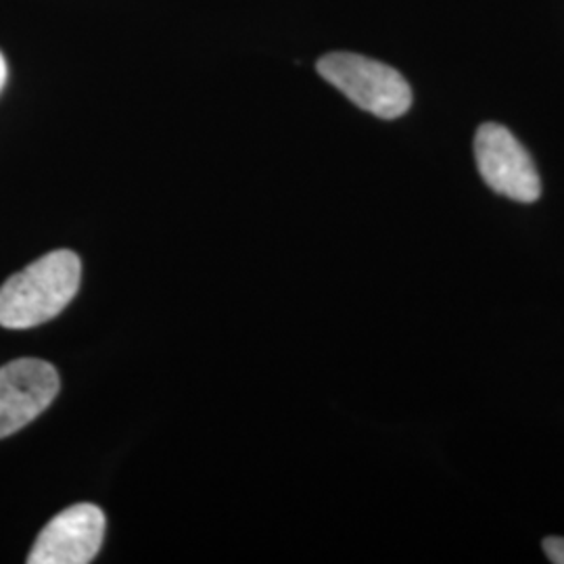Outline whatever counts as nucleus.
Masks as SVG:
<instances>
[{"label": "nucleus", "instance_id": "nucleus-4", "mask_svg": "<svg viewBox=\"0 0 564 564\" xmlns=\"http://www.w3.org/2000/svg\"><path fill=\"white\" fill-rule=\"evenodd\" d=\"M59 372L39 358H20L0 368V440L36 421L59 395Z\"/></svg>", "mask_w": 564, "mask_h": 564}, {"label": "nucleus", "instance_id": "nucleus-2", "mask_svg": "<svg viewBox=\"0 0 564 564\" xmlns=\"http://www.w3.org/2000/svg\"><path fill=\"white\" fill-rule=\"evenodd\" d=\"M318 74L360 109L395 120L412 105V90L402 74L381 61L354 53H330L318 61Z\"/></svg>", "mask_w": 564, "mask_h": 564}, {"label": "nucleus", "instance_id": "nucleus-1", "mask_svg": "<svg viewBox=\"0 0 564 564\" xmlns=\"http://www.w3.org/2000/svg\"><path fill=\"white\" fill-rule=\"evenodd\" d=\"M80 258L61 249L42 256L0 286V326L34 328L57 318L78 295Z\"/></svg>", "mask_w": 564, "mask_h": 564}, {"label": "nucleus", "instance_id": "nucleus-7", "mask_svg": "<svg viewBox=\"0 0 564 564\" xmlns=\"http://www.w3.org/2000/svg\"><path fill=\"white\" fill-rule=\"evenodd\" d=\"M7 76H9V67H7V61H4L2 53H0V93H2L4 84H7Z\"/></svg>", "mask_w": 564, "mask_h": 564}, {"label": "nucleus", "instance_id": "nucleus-3", "mask_svg": "<svg viewBox=\"0 0 564 564\" xmlns=\"http://www.w3.org/2000/svg\"><path fill=\"white\" fill-rule=\"evenodd\" d=\"M475 158L489 188L514 202L533 203L542 195L535 163L514 134L500 123H484L475 137Z\"/></svg>", "mask_w": 564, "mask_h": 564}, {"label": "nucleus", "instance_id": "nucleus-6", "mask_svg": "<svg viewBox=\"0 0 564 564\" xmlns=\"http://www.w3.org/2000/svg\"><path fill=\"white\" fill-rule=\"evenodd\" d=\"M544 552L550 563L564 564V538H545Z\"/></svg>", "mask_w": 564, "mask_h": 564}, {"label": "nucleus", "instance_id": "nucleus-5", "mask_svg": "<svg viewBox=\"0 0 564 564\" xmlns=\"http://www.w3.org/2000/svg\"><path fill=\"white\" fill-rule=\"evenodd\" d=\"M105 527L107 521L99 506H69L42 529L28 563H93L101 550Z\"/></svg>", "mask_w": 564, "mask_h": 564}]
</instances>
